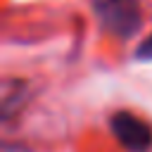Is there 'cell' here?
I'll return each instance as SVG.
<instances>
[{
	"instance_id": "7a4b0ae2",
	"label": "cell",
	"mask_w": 152,
	"mask_h": 152,
	"mask_svg": "<svg viewBox=\"0 0 152 152\" xmlns=\"http://www.w3.org/2000/svg\"><path fill=\"white\" fill-rule=\"evenodd\" d=\"M109 126H112V133L116 135V140L131 152H145L152 145L150 126L131 112H116L112 116Z\"/></svg>"
},
{
	"instance_id": "3957f363",
	"label": "cell",
	"mask_w": 152,
	"mask_h": 152,
	"mask_svg": "<svg viewBox=\"0 0 152 152\" xmlns=\"http://www.w3.org/2000/svg\"><path fill=\"white\" fill-rule=\"evenodd\" d=\"M135 57H138V59H152V33H150L140 45H138Z\"/></svg>"
},
{
	"instance_id": "6da1fadb",
	"label": "cell",
	"mask_w": 152,
	"mask_h": 152,
	"mask_svg": "<svg viewBox=\"0 0 152 152\" xmlns=\"http://www.w3.org/2000/svg\"><path fill=\"white\" fill-rule=\"evenodd\" d=\"M93 10L100 24L116 38H133L142 26L138 0H93Z\"/></svg>"
}]
</instances>
